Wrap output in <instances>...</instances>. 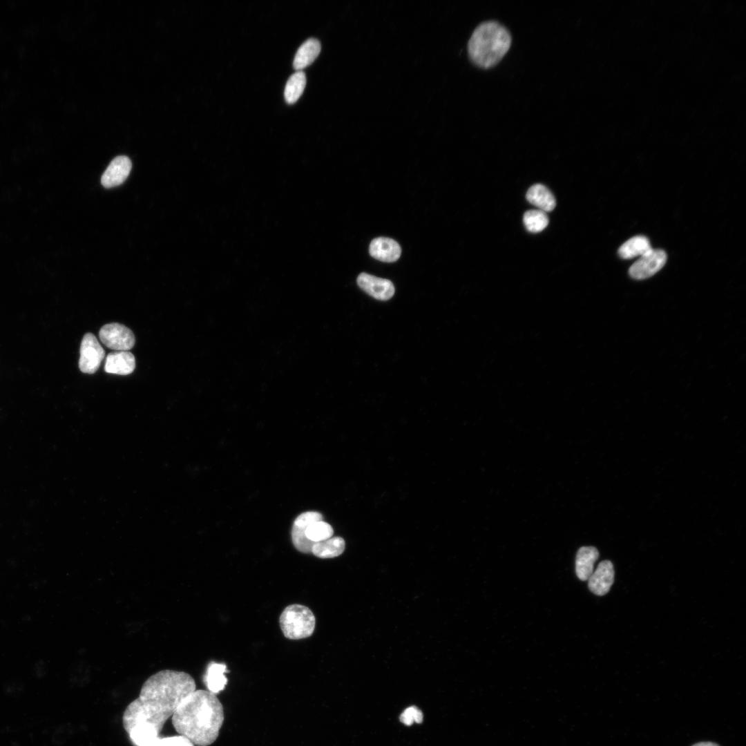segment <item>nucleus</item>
I'll return each mask as SVG.
<instances>
[{
  "mask_svg": "<svg viewBox=\"0 0 746 746\" xmlns=\"http://www.w3.org/2000/svg\"><path fill=\"white\" fill-rule=\"evenodd\" d=\"M193 678L184 671L164 669L151 676L139 696L126 708L122 716L128 733L136 725L146 723L159 734L180 702L195 690Z\"/></svg>",
  "mask_w": 746,
  "mask_h": 746,
  "instance_id": "obj_1",
  "label": "nucleus"
},
{
  "mask_svg": "<svg viewBox=\"0 0 746 746\" xmlns=\"http://www.w3.org/2000/svg\"><path fill=\"white\" fill-rule=\"evenodd\" d=\"M171 718L173 727L180 735L193 745L208 746L219 735L224 711L214 694L195 689L184 698Z\"/></svg>",
  "mask_w": 746,
  "mask_h": 746,
  "instance_id": "obj_2",
  "label": "nucleus"
},
{
  "mask_svg": "<svg viewBox=\"0 0 746 746\" xmlns=\"http://www.w3.org/2000/svg\"><path fill=\"white\" fill-rule=\"evenodd\" d=\"M509 31L497 21L479 24L468 44L471 61L477 66L488 68L496 65L508 51L511 44Z\"/></svg>",
  "mask_w": 746,
  "mask_h": 746,
  "instance_id": "obj_3",
  "label": "nucleus"
},
{
  "mask_svg": "<svg viewBox=\"0 0 746 746\" xmlns=\"http://www.w3.org/2000/svg\"><path fill=\"white\" fill-rule=\"evenodd\" d=\"M279 624L285 638L300 640L312 635L316 619L309 608L294 604L285 608L280 615Z\"/></svg>",
  "mask_w": 746,
  "mask_h": 746,
  "instance_id": "obj_4",
  "label": "nucleus"
},
{
  "mask_svg": "<svg viewBox=\"0 0 746 746\" xmlns=\"http://www.w3.org/2000/svg\"><path fill=\"white\" fill-rule=\"evenodd\" d=\"M99 336L107 347L116 351H128L135 343L133 332L125 325L117 323L102 326L99 332Z\"/></svg>",
  "mask_w": 746,
  "mask_h": 746,
  "instance_id": "obj_5",
  "label": "nucleus"
},
{
  "mask_svg": "<svg viewBox=\"0 0 746 746\" xmlns=\"http://www.w3.org/2000/svg\"><path fill=\"white\" fill-rule=\"evenodd\" d=\"M79 367L83 373L94 374L105 356V351L92 333H86L80 346Z\"/></svg>",
  "mask_w": 746,
  "mask_h": 746,
  "instance_id": "obj_6",
  "label": "nucleus"
},
{
  "mask_svg": "<svg viewBox=\"0 0 746 746\" xmlns=\"http://www.w3.org/2000/svg\"><path fill=\"white\" fill-rule=\"evenodd\" d=\"M666 261L667 254L664 251L651 249L631 266L629 274L634 279H645L660 271Z\"/></svg>",
  "mask_w": 746,
  "mask_h": 746,
  "instance_id": "obj_7",
  "label": "nucleus"
},
{
  "mask_svg": "<svg viewBox=\"0 0 746 746\" xmlns=\"http://www.w3.org/2000/svg\"><path fill=\"white\" fill-rule=\"evenodd\" d=\"M322 519V515L315 511L303 513L296 518L292 527L291 539L298 551L304 553H312V548L315 542L306 537L305 530L311 524Z\"/></svg>",
  "mask_w": 746,
  "mask_h": 746,
  "instance_id": "obj_8",
  "label": "nucleus"
},
{
  "mask_svg": "<svg viewBox=\"0 0 746 746\" xmlns=\"http://www.w3.org/2000/svg\"><path fill=\"white\" fill-rule=\"evenodd\" d=\"M357 284L367 294L380 300H389L393 296L395 291L394 285L390 280L364 272L357 277Z\"/></svg>",
  "mask_w": 746,
  "mask_h": 746,
  "instance_id": "obj_9",
  "label": "nucleus"
},
{
  "mask_svg": "<svg viewBox=\"0 0 746 746\" xmlns=\"http://www.w3.org/2000/svg\"><path fill=\"white\" fill-rule=\"evenodd\" d=\"M614 580V569L613 564L609 560H604L598 564L597 568L593 571L588 579L589 590L597 595L606 594Z\"/></svg>",
  "mask_w": 746,
  "mask_h": 746,
  "instance_id": "obj_10",
  "label": "nucleus"
},
{
  "mask_svg": "<svg viewBox=\"0 0 746 746\" xmlns=\"http://www.w3.org/2000/svg\"><path fill=\"white\" fill-rule=\"evenodd\" d=\"M131 162L125 155L114 158L104 172L101 182L106 188H111L122 184L131 170Z\"/></svg>",
  "mask_w": 746,
  "mask_h": 746,
  "instance_id": "obj_11",
  "label": "nucleus"
},
{
  "mask_svg": "<svg viewBox=\"0 0 746 746\" xmlns=\"http://www.w3.org/2000/svg\"><path fill=\"white\" fill-rule=\"evenodd\" d=\"M370 254L374 258L385 262L397 260L401 254L400 245L390 238L379 237L373 239L369 247Z\"/></svg>",
  "mask_w": 746,
  "mask_h": 746,
  "instance_id": "obj_12",
  "label": "nucleus"
},
{
  "mask_svg": "<svg viewBox=\"0 0 746 746\" xmlns=\"http://www.w3.org/2000/svg\"><path fill=\"white\" fill-rule=\"evenodd\" d=\"M135 367V359L128 351H115L109 353L106 358L104 370L119 375L131 374Z\"/></svg>",
  "mask_w": 746,
  "mask_h": 746,
  "instance_id": "obj_13",
  "label": "nucleus"
},
{
  "mask_svg": "<svg viewBox=\"0 0 746 746\" xmlns=\"http://www.w3.org/2000/svg\"><path fill=\"white\" fill-rule=\"evenodd\" d=\"M598 557V551L593 546H582L577 551L575 573L580 580H588L593 572L594 564Z\"/></svg>",
  "mask_w": 746,
  "mask_h": 746,
  "instance_id": "obj_14",
  "label": "nucleus"
},
{
  "mask_svg": "<svg viewBox=\"0 0 746 746\" xmlns=\"http://www.w3.org/2000/svg\"><path fill=\"white\" fill-rule=\"evenodd\" d=\"M321 46L318 40L310 38L306 40L298 49L294 59L295 70L300 71L310 65L321 52Z\"/></svg>",
  "mask_w": 746,
  "mask_h": 746,
  "instance_id": "obj_15",
  "label": "nucleus"
},
{
  "mask_svg": "<svg viewBox=\"0 0 746 746\" xmlns=\"http://www.w3.org/2000/svg\"><path fill=\"white\" fill-rule=\"evenodd\" d=\"M526 197L530 203L544 212L553 210L556 205L553 193L548 188L540 184L530 186Z\"/></svg>",
  "mask_w": 746,
  "mask_h": 746,
  "instance_id": "obj_16",
  "label": "nucleus"
},
{
  "mask_svg": "<svg viewBox=\"0 0 746 746\" xmlns=\"http://www.w3.org/2000/svg\"><path fill=\"white\" fill-rule=\"evenodd\" d=\"M132 742L136 746H159L160 738L158 733L151 725L140 723L135 725L128 732Z\"/></svg>",
  "mask_w": 746,
  "mask_h": 746,
  "instance_id": "obj_17",
  "label": "nucleus"
},
{
  "mask_svg": "<svg viewBox=\"0 0 746 746\" xmlns=\"http://www.w3.org/2000/svg\"><path fill=\"white\" fill-rule=\"evenodd\" d=\"M345 547V543L342 537H333L315 542L312 548V553L320 558H332L341 555Z\"/></svg>",
  "mask_w": 746,
  "mask_h": 746,
  "instance_id": "obj_18",
  "label": "nucleus"
},
{
  "mask_svg": "<svg viewBox=\"0 0 746 746\" xmlns=\"http://www.w3.org/2000/svg\"><path fill=\"white\" fill-rule=\"evenodd\" d=\"M227 671L225 664L212 662L209 664L205 676V682L209 691L216 694L224 689L227 678L224 673Z\"/></svg>",
  "mask_w": 746,
  "mask_h": 746,
  "instance_id": "obj_19",
  "label": "nucleus"
},
{
  "mask_svg": "<svg viewBox=\"0 0 746 746\" xmlns=\"http://www.w3.org/2000/svg\"><path fill=\"white\" fill-rule=\"evenodd\" d=\"M649 239L642 236H634L624 242L618 249V254L623 259L642 256L651 249Z\"/></svg>",
  "mask_w": 746,
  "mask_h": 746,
  "instance_id": "obj_20",
  "label": "nucleus"
},
{
  "mask_svg": "<svg viewBox=\"0 0 746 746\" xmlns=\"http://www.w3.org/2000/svg\"><path fill=\"white\" fill-rule=\"evenodd\" d=\"M305 85V74L302 70L294 73L289 78L285 88V101L289 104L295 103L303 93Z\"/></svg>",
  "mask_w": 746,
  "mask_h": 746,
  "instance_id": "obj_21",
  "label": "nucleus"
},
{
  "mask_svg": "<svg viewBox=\"0 0 746 746\" xmlns=\"http://www.w3.org/2000/svg\"><path fill=\"white\" fill-rule=\"evenodd\" d=\"M523 221L526 229L532 233L542 231L548 224L546 212L539 209H532L525 212Z\"/></svg>",
  "mask_w": 746,
  "mask_h": 746,
  "instance_id": "obj_22",
  "label": "nucleus"
},
{
  "mask_svg": "<svg viewBox=\"0 0 746 746\" xmlns=\"http://www.w3.org/2000/svg\"><path fill=\"white\" fill-rule=\"evenodd\" d=\"M306 537L313 542L323 541L332 537V527L327 522L317 521L311 524L305 530Z\"/></svg>",
  "mask_w": 746,
  "mask_h": 746,
  "instance_id": "obj_23",
  "label": "nucleus"
},
{
  "mask_svg": "<svg viewBox=\"0 0 746 746\" xmlns=\"http://www.w3.org/2000/svg\"><path fill=\"white\" fill-rule=\"evenodd\" d=\"M423 715L422 711L416 706H410L406 708L399 716L400 721L407 726H410L413 723H421Z\"/></svg>",
  "mask_w": 746,
  "mask_h": 746,
  "instance_id": "obj_24",
  "label": "nucleus"
},
{
  "mask_svg": "<svg viewBox=\"0 0 746 746\" xmlns=\"http://www.w3.org/2000/svg\"><path fill=\"white\" fill-rule=\"evenodd\" d=\"M159 746H194L193 743L183 736L160 738Z\"/></svg>",
  "mask_w": 746,
  "mask_h": 746,
  "instance_id": "obj_25",
  "label": "nucleus"
},
{
  "mask_svg": "<svg viewBox=\"0 0 746 746\" xmlns=\"http://www.w3.org/2000/svg\"><path fill=\"white\" fill-rule=\"evenodd\" d=\"M691 746H720L718 744L711 741H703L694 744Z\"/></svg>",
  "mask_w": 746,
  "mask_h": 746,
  "instance_id": "obj_26",
  "label": "nucleus"
}]
</instances>
